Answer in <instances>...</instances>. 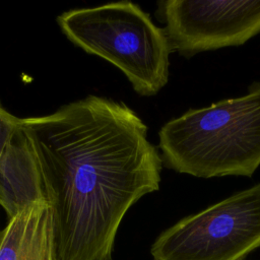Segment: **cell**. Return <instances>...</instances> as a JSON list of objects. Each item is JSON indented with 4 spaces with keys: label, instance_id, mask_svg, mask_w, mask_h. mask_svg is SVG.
<instances>
[{
    "label": "cell",
    "instance_id": "cell-1",
    "mask_svg": "<svg viewBox=\"0 0 260 260\" xmlns=\"http://www.w3.org/2000/svg\"><path fill=\"white\" fill-rule=\"evenodd\" d=\"M51 206L55 260H111L128 209L157 191L162 160L123 102L88 95L19 118Z\"/></svg>",
    "mask_w": 260,
    "mask_h": 260
},
{
    "label": "cell",
    "instance_id": "cell-2",
    "mask_svg": "<svg viewBox=\"0 0 260 260\" xmlns=\"http://www.w3.org/2000/svg\"><path fill=\"white\" fill-rule=\"evenodd\" d=\"M162 165L198 178L251 177L260 166V83L245 95L189 110L158 132Z\"/></svg>",
    "mask_w": 260,
    "mask_h": 260
},
{
    "label": "cell",
    "instance_id": "cell-3",
    "mask_svg": "<svg viewBox=\"0 0 260 260\" xmlns=\"http://www.w3.org/2000/svg\"><path fill=\"white\" fill-rule=\"evenodd\" d=\"M57 23L75 46L119 68L139 95H155L168 83L172 51L166 32L137 4L70 9Z\"/></svg>",
    "mask_w": 260,
    "mask_h": 260
},
{
    "label": "cell",
    "instance_id": "cell-4",
    "mask_svg": "<svg viewBox=\"0 0 260 260\" xmlns=\"http://www.w3.org/2000/svg\"><path fill=\"white\" fill-rule=\"evenodd\" d=\"M260 248V184L182 218L153 242V260H245Z\"/></svg>",
    "mask_w": 260,
    "mask_h": 260
},
{
    "label": "cell",
    "instance_id": "cell-5",
    "mask_svg": "<svg viewBox=\"0 0 260 260\" xmlns=\"http://www.w3.org/2000/svg\"><path fill=\"white\" fill-rule=\"evenodd\" d=\"M155 15L171 51L186 58L243 45L260 32V1L164 0Z\"/></svg>",
    "mask_w": 260,
    "mask_h": 260
},
{
    "label": "cell",
    "instance_id": "cell-6",
    "mask_svg": "<svg viewBox=\"0 0 260 260\" xmlns=\"http://www.w3.org/2000/svg\"><path fill=\"white\" fill-rule=\"evenodd\" d=\"M46 201L32 146L18 128L0 157V205L9 218L24 207Z\"/></svg>",
    "mask_w": 260,
    "mask_h": 260
},
{
    "label": "cell",
    "instance_id": "cell-7",
    "mask_svg": "<svg viewBox=\"0 0 260 260\" xmlns=\"http://www.w3.org/2000/svg\"><path fill=\"white\" fill-rule=\"evenodd\" d=\"M0 260H55L51 206L35 202L9 218L2 231Z\"/></svg>",
    "mask_w": 260,
    "mask_h": 260
},
{
    "label": "cell",
    "instance_id": "cell-8",
    "mask_svg": "<svg viewBox=\"0 0 260 260\" xmlns=\"http://www.w3.org/2000/svg\"><path fill=\"white\" fill-rule=\"evenodd\" d=\"M19 118L8 112L0 101V157L18 128Z\"/></svg>",
    "mask_w": 260,
    "mask_h": 260
},
{
    "label": "cell",
    "instance_id": "cell-9",
    "mask_svg": "<svg viewBox=\"0 0 260 260\" xmlns=\"http://www.w3.org/2000/svg\"><path fill=\"white\" fill-rule=\"evenodd\" d=\"M1 239H2V231L0 230V243H1Z\"/></svg>",
    "mask_w": 260,
    "mask_h": 260
}]
</instances>
